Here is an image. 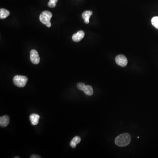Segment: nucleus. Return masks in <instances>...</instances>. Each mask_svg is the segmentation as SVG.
Instances as JSON below:
<instances>
[{"mask_svg": "<svg viewBox=\"0 0 158 158\" xmlns=\"http://www.w3.org/2000/svg\"><path fill=\"white\" fill-rule=\"evenodd\" d=\"M131 137L128 133H124L119 135L115 138V144L119 147H124L130 144Z\"/></svg>", "mask_w": 158, "mask_h": 158, "instance_id": "obj_1", "label": "nucleus"}, {"mask_svg": "<svg viewBox=\"0 0 158 158\" xmlns=\"http://www.w3.org/2000/svg\"><path fill=\"white\" fill-rule=\"evenodd\" d=\"M52 14L50 11H43L40 15V20L42 23L46 25L47 27H51V24L50 20Z\"/></svg>", "mask_w": 158, "mask_h": 158, "instance_id": "obj_2", "label": "nucleus"}, {"mask_svg": "<svg viewBox=\"0 0 158 158\" xmlns=\"http://www.w3.org/2000/svg\"><path fill=\"white\" fill-rule=\"evenodd\" d=\"M27 81V77L25 76L17 75L13 78L14 83L18 87H25Z\"/></svg>", "mask_w": 158, "mask_h": 158, "instance_id": "obj_3", "label": "nucleus"}, {"mask_svg": "<svg viewBox=\"0 0 158 158\" xmlns=\"http://www.w3.org/2000/svg\"><path fill=\"white\" fill-rule=\"evenodd\" d=\"M30 59L32 63L34 64H38L40 63V56L36 50L33 49L30 51Z\"/></svg>", "mask_w": 158, "mask_h": 158, "instance_id": "obj_4", "label": "nucleus"}, {"mask_svg": "<svg viewBox=\"0 0 158 158\" xmlns=\"http://www.w3.org/2000/svg\"><path fill=\"white\" fill-rule=\"evenodd\" d=\"M115 62L118 65L124 67L127 64L128 61L124 55H117L115 59Z\"/></svg>", "mask_w": 158, "mask_h": 158, "instance_id": "obj_5", "label": "nucleus"}, {"mask_svg": "<svg viewBox=\"0 0 158 158\" xmlns=\"http://www.w3.org/2000/svg\"><path fill=\"white\" fill-rule=\"evenodd\" d=\"M84 35L85 33L82 30H80L73 35L72 39L73 41L78 42L80 41L84 37Z\"/></svg>", "mask_w": 158, "mask_h": 158, "instance_id": "obj_6", "label": "nucleus"}, {"mask_svg": "<svg viewBox=\"0 0 158 158\" xmlns=\"http://www.w3.org/2000/svg\"><path fill=\"white\" fill-rule=\"evenodd\" d=\"M9 123V118L8 115H5L0 117V125L1 127H7Z\"/></svg>", "mask_w": 158, "mask_h": 158, "instance_id": "obj_7", "label": "nucleus"}, {"mask_svg": "<svg viewBox=\"0 0 158 158\" xmlns=\"http://www.w3.org/2000/svg\"><path fill=\"white\" fill-rule=\"evenodd\" d=\"M92 14H93V12L91 11H86L83 13L82 17L84 19V22L86 24L89 23V19Z\"/></svg>", "mask_w": 158, "mask_h": 158, "instance_id": "obj_8", "label": "nucleus"}, {"mask_svg": "<svg viewBox=\"0 0 158 158\" xmlns=\"http://www.w3.org/2000/svg\"><path fill=\"white\" fill-rule=\"evenodd\" d=\"M40 118V115H39L34 113L30 115L29 119L33 125H36L38 124Z\"/></svg>", "mask_w": 158, "mask_h": 158, "instance_id": "obj_9", "label": "nucleus"}, {"mask_svg": "<svg viewBox=\"0 0 158 158\" xmlns=\"http://www.w3.org/2000/svg\"><path fill=\"white\" fill-rule=\"evenodd\" d=\"M10 15V12L7 10L4 9H0V19H4Z\"/></svg>", "mask_w": 158, "mask_h": 158, "instance_id": "obj_10", "label": "nucleus"}, {"mask_svg": "<svg viewBox=\"0 0 158 158\" xmlns=\"http://www.w3.org/2000/svg\"><path fill=\"white\" fill-rule=\"evenodd\" d=\"M81 141V139L79 137L76 136L72 139L70 142V145L73 148H75L77 146V144H79Z\"/></svg>", "mask_w": 158, "mask_h": 158, "instance_id": "obj_11", "label": "nucleus"}, {"mask_svg": "<svg viewBox=\"0 0 158 158\" xmlns=\"http://www.w3.org/2000/svg\"><path fill=\"white\" fill-rule=\"evenodd\" d=\"M83 91L87 95L91 96L93 94V88L90 85L85 86Z\"/></svg>", "mask_w": 158, "mask_h": 158, "instance_id": "obj_12", "label": "nucleus"}, {"mask_svg": "<svg viewBox=\"0 0 158 158\" xmlns=\"http://www.w3.org/2000/svg\"><path fill=\"white\" fill-rule=\"evenodd\" d=\"M152 25L158 29V16H155L153 17L151 20Z\"/></svg>", "mask_w": 158, "mask_h": 158, "instance_id": "obj_13", "label": "nucleus"}, {"mask_svg": "<svg viewBox=\"0 0 158 158\" xmlns=\"http://www.w3.org/2000/svg\"><path fill=\"white\" fill-rule=\"evenodd\" d=\"M58 0H50V1L48 3V7L50 8H53L56 6V4L58 2Z\"/></svg>", "mask_w": 158, "mask_h": 158, "instance_id": "obj_14", "label": "nucleus"}, {"mask_svg": "<svg viewBox=\"0 0 158 158\" xmlns=\"http://www.w3.org/2000/svg\"><path fill=\"white\" fill-rule=\"evenodd\" d=\"M85 84L83 83H79L77 84V87L79 90L83 91V89H84V87H85Z\"/></svg>", "mask_w": 158, "mask_h": 158, "instance_id": "obj_15", "label": "nucleus"}, {"mask_svg": "<svg viewBox=\"0 0 158 158\" xmlns=\"http://www.w3.org/2000/svg\"><path fill=\"white\" fill-rule=\"evenodd\" d=\"M30 158H40V156H38V155H32L31 157H30Z\"/></svg>", "mask_w": 158, "mask_h": 158, "instance_id": "obj_16", "label": "nucleus"}, {"mask_svg": "<svg viewBox=\"0 0 158 158\" xmlns=\"http://www.w3.org/2000/svg\"><path fill=\"white\" fill-rule=\"evenodd\" d=\"M19 158V157H15V158Z\"/></svg>", "mask_w": 158, "mask_h": 158, "instance_id": "obj_17", "label": "nucleus"}]
</instances>
